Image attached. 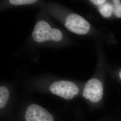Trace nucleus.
I'll return each mask as SVG.
<instances>
[{"label": "nucleus", "instance_id": "1", "mask_svg": "<svg viewBox=\"0 0 121 121\" xmlns=\"http://www.w3.org/2000/svg\"><path fill=\"white\" fill-rule=\"evenodd\" d=\"M62 36L60 30L52 28L48 22L43 20H40L36 23L32 32L33 38L39 43L49 40L59 41Z\"/></svg>", "mask_w": 121, "mask_h": 121}, {"label": "nucleus", "instance_id": "2", "mask_svg": "<svg viewBox=\"0 0 121 121\" xmlns=\"http://www.w3.org/2000/svg\"><path fill=\"white\" fill-rule=\"evenodd\" d=\"M50 91L65 99H72L79 92L77 86L69 81H58L53 82L49 87Z\"/></svg>", "mask_w": 121, "mask_h": 121}, {"label": "nucleus", "instance_id": "3", "mask_svg": "<svg viewBox=\"0 0 121 121\" xmlns=\"http://www.w3.org/2000/svg\"><path fill=\"white\" fill-rule=\"evenodd\" d=\"M65 26L70 31L78 35H85L90 29V24L82 16L71 13L66 17Z\"/></svg>", "mask_w": 121, "mask_h": 121}, {"label": "nucleus", "instance_id": "4", "mask_svg": "<svg viewBox=\"0 0 121 121\" xmlns=\"http://www.w3.org/2000/svg\"><path fill=\"white\" fill-rule=\"evenodd\" d=\"M82 95L93 103L99 101L103 95V87L101 82L95 78L89 79L85 84Z\"/></svg>", "mask_w": 121, "mask_h": 121}, {"label": "nucleus", "instance_id": "5", "mask_svg": "<svg viewBox=\"0 0 121 121\" xmlns=\"http://www.w3.org/2000/svg\"><path fill=\"white\" fill-rule=\"evenodd\" d=\"M25 119L26 121H54L47 110L36 104H32L28 106Z\"/></svg>", "mask_w": 121, "mask_h": 121}, {"label": "nucleus", "instance_id": "6", "mask_svg": "<svg viewBox=\"0 0 121 121\" xmlns=\"http://www.w3.org/2000/svg\"><path fill=\"white\" fill-rule=\"evenodd\" d=\"M99 11L104 17H110L113 12V6L108 3L105 2L99 6Z\"/></svg>", "mask_w": 121, "mask_h": 121}, {"label": "nucleus", "instance_id": "7", "mask_svg": "<svg viewBox=\"0 0 121 121\" xmlns=\"http://www.w3.org/2000/svg\"><path fill=\"white\" fill-rule=\"evenodd\" d=\"M9 91L5 86L0 87V108H4L9 99Z\"/></svg>", "mask_w": 121, "mask_h": 121}, {"label": "nucleus", "instance_id": "8", "mask_svg": "<svg viewBox=\"0 0 121 121\" xmlns=\"http://www.w3.org/2000/svg\"><path fill=\"white\" fill-rule=\"evenodd\" d=\"M113 13L117 17L121 18V3L120 0H115L113 1Z\"/></svg>", "mask_w": 121, "mask_h": 121}, {"label": "nucleus", "instance_id": "9", "mask_svg": "<svg viewBox=\"0 0 121 121\" xmlns=\"http://www.w3.org/2000/svg\"><path fill=\"white\" fill-rule=\"evenodd\" d=\"M36 1V0H10L9 1L11 4L15 5L31 4Z\"/></svg>", "mask_w": 121, "mask_h": 121}, {"label": "nucleus", "instance_id": "10", "mask_svg": "<svg viewBox=\"0 0 121 121\" xmlns=\"http://www.w3.org/2000/svg\"><path fill=\"white\" fill-rule=\"evenodd\" d=\"M90 1L93 4L100 6V5L104 4L106 0H90Z\"/></svg>", "mask_w": 121, "mask_h": 121}, {"label": "nucleus", "instance_id": "11", "mask_svg": "<svg viewBox=\"0 0 121 121\" xmlns=\"http://www.w3.org/2000/svg\"><path fill=\"white\" fill-rule=\"evenodd\" d=\"M119 77L120 78L121 80V69L120 70V71H119Z\"/></svg>", "mask_w": 121, "mask_h": 121}]
</instances>
